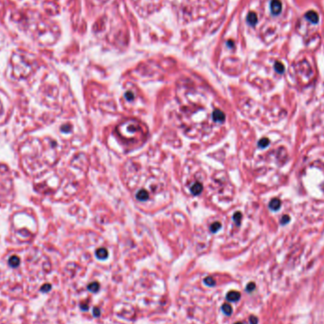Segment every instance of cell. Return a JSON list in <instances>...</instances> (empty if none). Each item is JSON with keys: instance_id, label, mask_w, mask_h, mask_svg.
I'll list each match as a JSON object with an SVG mask.
<instances>
[{"instance_id": "6da1fadb", "label": "cell", "mask_w": 324, "mask_h": 324, "mask_svg": "<svg viewBox=\"0 0 324 324\" xmlns=\"http://www.w3.org/2000/svg\"><path fill=\"white\" fill-rule=\"evenodd\" d=\"M283 3L281 0H272L270 2V12L273 15L277 16L282 12Z\"/></svg>"}, {"instance_id": "7a4b0ae2", "label": "cell", "mask_w": 324, "mask_h": 324, "mask_svg": "<svg viewBox=\"0 0 324 324\" xmlns=\"http://www.w3.org/2000/svg\"><path fill=\"white\" fill-rule=\"evenodd\" d=\"M304 17H305V18L307 19L309 22H311V23L314 24V25L318 24L319 21V14H318L316 12H315V11H313V10L308 11L307 12H305Z\"/></svg>"}, {"instance_id": "3957f363", "label": "cell", "mask_w": 324, "mask_h": 324, "mask_svg": "<svg viewBox=\"0 0 324 324\" xmlns=\"http://www.w3.org/2000/svg\"><path fill=\"white\" fill-rule=\"evenodd\" d=\"M240 297H241V294L237 291H230L226 295V300L230 302L238 301L240 300Z\"/></svg>"}, {"instance_id": "277c9868", "label": "cell", "mask_w": 324, "mask_h": 324, "mask_svg": "<svg viewBox=\"0 0 324 324\" xmlns=\"http://www.w3.org/2000/svg\"><path fill=\"white\" fill-rule=\"evenodd\" d=\"M202 190H203V186H202V184L199 182H195L194 185H192V187L190 188V191L194 195L200 194Z\"/></svg>"}, {"instance_id": "5b68a950", "label": "cell", "mask_w": 324, "mask_h": 324, "mask_svg": "<svg viewBox=\"0 0 324 324\" xmlns=\"http://www.w3.org/2000/svg\"><path fill=\"white\" fill-rule=\"evenodd\" d=\"M247 23H248L250 26L254 27V26H255V25L257 24V22H258V16H257V14H256L255 12H249V13L247 14Z\"/></svg>"}, {"instance_id": "8992f818", "label": "cell", "mask_w": 324, "mask_h": 324, "mask_svg": "<svg viewBox=\"0 0 324 324\" xmlns=\"http://www.w3.org/2000/svg\"><path fill=\"white\" fill-rule=\"evenodd\" d=\"M212 117H213V119L216 120V121H219V122H222L225 120V114L219 109H216L213 111L212 113Z\"/></svg>"}, {"instance_id": "52a82bcc", "label": "cell", "mask_w": 324, "mask_h": 324, "mask_svg": "<svg viewBox=\"0 0 324 324\" xmlns=\"http://www.w3.org/2000/svg\"><path fill=\"white\" fill-rule=\"evenodd\" d=\"M96 256L100 260H105L108 257V251L105 248H99L96 251Z\"/></svg>"}, {"instance_id": "ba28073f", "label": "cell", "mask_w": 324, "mask_h": 324, "mask_svg": "<svg viewBox=\"0 0 324 324\" xmlns=\"http://www.w3.org/2000/svg\"><path fill=\"white\" fill-rule=\"evenodd\" d=\"M281 201H279V199L277 198H274L272 199L269 202V208L272 209V211H278V209H279V208H281Z\"/></svg>"}, {"instance_id": "9c48e42d", "label": "cell", "mask_w": 324, "mask_h": 324, "mask_svg": "<svg viewBox=\"0 0 324 324\" xmlns=\"http://www.w3.org/2000/svg\"><path fill=\"white\" fill-rule=\"evenodd\" d=\"M136 197H137V199L139 200V201H145V200H147V199L149 198V194H148V192H147L146 190H139L137 194H136Z\"/></svg>"}, {"instance_id": "30bf717a", "label": "cell", "mask_w": 324, "mask_h": 324, "mask_svg": "<svg viewBox=\"0 0 324 324\" xmlns=\"http://www.w3.org/2000/svg\"><path fill=\"white\" fill-rule=\"evenodd\" d=\"M87 288H88V290L92 293H96L99 291L100 289V284L99 283L97 282H94V283H91L90 284H88V286H87Z\"/></svg>"}, {"instance_id": "8fae6325", "label": "cell", "mask_w": 324, "mask_h": 324, "mask_svg": "<svg viewBox=\"0 0 324 324\" xmlns=\"http://www.w3.org/2000/svg\"><path fill=\"white\" fill-rule=\"evenodd\" d=\"M274 68H275V70L278 73H279V74L283 73L284 70H285V67H284V66H283V64L282 62H276L275 65H274Z\"/></svg>"}, {"instance_id": "7c38bea8", "label": "cell", "mask_w": 324, "mask_h": 324, "mask_svg": "<svg viewBox=\"0 0 324 324\" xmlns=\"http://www.w3.org/2000/svg\"><path fill=\"white\" fill-rule=\"evenodd\" d=\"M222 310H223V312L226 315V316H230V315L232 314L231 306H230V304H227V303H225V304L222 306Z\"/></svg>"}, {"instance_id": "4fadbf2b", "label": "cell", "mask_w": 324, "mask_h": 324, "mask_svg": "<svg viewBox=\"0 0 324 324\" xmlns=\"http://www.w3.org/2000/svg\"><path fill=\"white\" fill-rule=\"evenodd\" d=\"M269 139L268 138H266V137H264V138H262L261 139V141L258 142V146L260 147V148H265V147H267L268 145H269Z\"/></svg>"}, {"instance_id": "5bb4252c", "label": "cell", "mask_w": 324, "mask_h": 324, "mask_svg": "<svg viewBox=\"0 0 324 324\" xmlns=\"http://www.w3.org/2000/svg\"><path fill=\"white\" fill-rule=\"evenodd\" d=\"M204 283H205V284L208 285V286H214V285H215V281H214V279H213L212 277H207V278H205Z\"/></svg>"}, {"instance_id": "9a60e30c", "label": "cell", "mask_w": 324, "mask_h": 324, "mask_svg": "<svg viewBox=\"0 0 324 324\" xmlns=\"http://www.w3.org/2000/svg\"><path fill=\"white\" fill-rule=\"evenodd\" d=\"M220 229H221V224L218 223V222L213 223V224L211 226V231H212V232H216V231H218Z\"/></svg>"}, {"instance_id": "2e32d148", "label": "cell", "mask_w": 324, "mask_h": 324, "mask_svg": "<svg viewBox=\"0 0 324 324\" xmlns=\"http://www.w3.org/2000/svg\"><path fill=\"white\" fill-rule=\"evenodd\" d=\"M9 264H10L11 266H16L19 264V259L17 257H12L10 260H9Z\"/></svg>"}, {"instance_id": "e0dca14e", "label": "cell", "mask_w": 324, "mask_h": 324, "mask_svg": "<svg viewBox=\"0 0 324 324\" xmlns=\"http://www.w3.org/2000/svg\"><path fill=\"white\" fill-rule=\"evenodd\" d=\"M233 219L235 223L237 225H240V222H241V219H242V214L241 212H236L234 215H233Z\"/></svg>"}, {"instance_id": "ac0fdd59", "label": "cell", "mask_w": 324, "mask_h": 324, "mask_svg": "<svg viewBox=\"0 0 324 324\" xmlns=\"http://www.w3.org/2000/svg\"><path fill=\"white\" fill-rule=\"evenodd\" d=\"M289 221H290V217H289V215L284 214V215L282 217V219H281V224H282L283 226H284V225H286Z\"/></svg>"}, {"instance_id": "d6986e66", "label": "cell", "mask_w": 324, "mask_h": 324, "mask_svg": "<svg viewBox=\"0 0 324 324\" xmlns=\"http://www.w3.org/2000/svg\"><path fill=\"white\" fill-rule=\"evenodd\" d=\"M247 292H252L254 289H255V283H249L247 285Z\"/></svg>"}, {"instance_id": "ffe728a7", "label": "cell", "mask_w": 324, "mask_h": 324, "mask_svg": "<svg viewBox=\"0 0 324 324\" xmlns=\"http://www.w3.org/2000/svg\"><path fill=\"white\" fill-rule=\"evenodd\" d=\"M125 98H126V100H128V101H132V100L134 99V94H133L132 92H130V91H127V92L125 93Z\"/></svg>"}, {"instance_id": "44dd1931", "label": "cell", "mask_w": 324, "mask_h": 324, "mask_svg": "<svg viewBox=\"0 0 324 324\" xmlns=\"http://www.w3.org/2000/svg\"><path fill=\"white\" fill-rule=\"evenodd\" d=\"M249 322L250 324H258V319L255 316H251L249 318Z\"/></svg>"}, {"instance_id": "7402d4cb", "label": "cell", "mask_w": 324, "mask_h": 324, "mask_svg": "<svg viewBox=\"0 0 324 324\" xmlns=\"http://www.w3.org/2000/svg\"><path fill=\"white\" fill-rule=\"evenodd\" d=\"M93 315L95 317H99L101 315V311H100V308L99 307H95L94 310H93Z\"/></svg>"}, {"instance_id": "603a6c76", "label": "cell", "mask_w": 324, "mask_h": 324, "mask_svg": "<svg viewBox=\"0 0 324 324\" xmlns=\"http://www.w3.org/2000/svg\"><path fill=\"white\" fill-rule=\"evenodd\" d=\"M50 290V285L49 284H46L44 286V288H42V291H48Z\"/></svg>"}, {"instance_id": "cb8c5ba5", "label": "cell", "mask_w": 324, "mask_h": 324, "mask_svg": "<svg viewBox=\"0 0 324 324\" xmlns=\"http://www.w3.org/2000/svg\"><path fill=\"white\" fill-rule=\"evenodd\" d=\"M81 308H82V310L86 311L87 309H88V305H87V304H82V305H81Z\"/></svg>"}, {"instance_id": "d4e9b609", "label": "cell", "mask_w": 324, "mask_h": 324, "mask_svg": "<svg viewBox=\"0 0 324 324\" xmlns=\"http://www.w3.org/2000/svg\"><path fill=\"white\" fill-rule=\"evenodd\" d=\"M227 44H229V45H227L229 47H232V46H233V45H232V44H233L232 41H227Z\"/></svg>"}, {"instance_id": "484cf974", "label": "cell", "mask_w": 324, "mask_h": 324, "mask_svg": "<svg viewBox=\"0 0 324 324\" xmlns=\"http://www.w3.org/2000/svg\"><path fill=\"white\" fill-rule=\"evenodd\" d=\"M235 324H243V323H242V322H236Z\"/></svg>"}]
</instances>
